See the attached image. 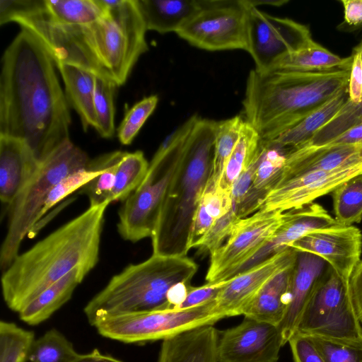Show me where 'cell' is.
<instances>
[{"instance_id": "6da1fadb", "label": "cell", "mask_w": 362, "mask_h": 362, "mask_svg": "<svg viewBox=\"0 0 362 362\" xmlns=\"http://www.w3.org/2000/svg\"><path fill=\"white\" fill-rule=\"evenodd\" d=\"M52 56L22 29L7 47L0 74V135L24 141L40 162L70 140L71 115Z\"/></svg>"}, {"instance_id": "7a4b0ae2", "label": "cell", "mask_w": 362, "mask_h": 362, "mask_svg": "<svg viewBox=\"0 0 362 362\" xmlns=\"http://www.w3.org/2000/svg\"><path fill=\"white\" fill-rule=\"evenodd\" d=\"M89 207L28 250L3 272L1 291L7 307L18 313L47 288L75 268L90 272L99 260L108 205Z\"/></svg>"}, {"instance_id": "3957f363", "label": "cell", "mask_w": 362, "mask_h": 362, "mask_svg": "<svg viewBox=\"0 0 362 362\" xmlns=\"http://www.w3.org/2000/svg\"><path fill=\"white\" fill-rule=\"evenodd\" d=\"M106 14L83 25H57L62 57L96 76L124 84L148 50L147 31L136 0H103Z\"/></svg>"}, {"instance_id": "277c9868", "label": "cell", "mask_w": 362, "mask_h": 362, "mask_svg": "<svg viewBox=\"0 0 362 362\" xmlns=\"http://www.w3.org/2000/svg\"><path fill=\"white\" fill-rule=\"evenodd\" d=\"M350 69L320 72L274 70L248 74L243 100L245 120L264 141L289 130L348 88Z\"/></svg>"}, {"instance_id": "5b68a950", "label": "cell", "mask_w": 362, "mask_h": 362, "mask_svg": "<svg viewBox=\"0 0 362 362\" xmlns=\"http://www.w3.org/2000/svg\"><path fill=\"white\" fill-rule=\"evenodd\" d=\"M185 122L180 159L151 236L152 254L187 256L193 216L210 175L217 121L194 115Z\"/></svg>"}, {"instance_id": "8992f818", "label": "cell", "mask_w": 362, "mask_h": 362, "mask_svg": "<svg viewBox=\"0 0 362 362\" xmlns=\"http://www.w3.org/2000/svg\"><path fill=\"white\" fill-rule=\"evenodd\" d=\"M197 269V264L187 255L152 254L114 275L87 303L84 314L93 325L105 316L168 310L170 289L181 282L190 284Z\"/></svg>"}, {"instance_id": "52a82bcc", "label": "cell", "mask_w": 362, "mask_h": 362, "mask_svg": "<svg viewBox=\"0 0 362 362\" xmlns=\"http://www.w3.org/2000/svg\"><path fill=\"white\" fill-rule=\"evenodd\" d=\"M90 161L87 153L71 139L40 161L36 172L9 206L7 232L0 250L2 272L19 254L21 245L37 223L50 191L63 178L86 167Z\"/></svg>"}, {"instance_id": "ba28073f", "label": "cell", "mask_w": 362, "mask_h": 362, "mask_svg": "<svg viewBox=\"0 0 362 362\" xmlns=\"http://www.w3.org/2000/svg\"><path fill=\"white\" fill-rule=\"evenodd\" d=\"M186 131L185 122L160 146L149 163L144 180L123 202L117 226L124 240L136 243L151 238L180 159Z\"/></svg>"}, {"instance_id": "9c48e42d", "label": "cell", "mask_w": 362, "mask_h": 362, "mask_svg": "<svg viewBox=\"0 0 362 362\" xmlns=\"http://www.w3.org/2000/svg\"><path fill=\"white\" fill-rule=\"evenodd\" d=\"M296 333L362 344V326L349 283L329 265L300 315Z\"/></svg>"}, {"instance_id": "30bf717a", "label": "cell", "mask_w": 362, "mask_h": 362, "mask_svg": "<svg viewBox=\"0 0 362 362\" xmlns=\"http://www.w3.org/2000/svg\"><path fill=\"white\" fill-rule=\"evenodd\" d=\"M215 300L182 310H155L105 316L93 326L103 337L126 344H144L163 340L180 332L221 319L213 309Z\"/></svg>"}, {"instance_id": "8fae6325", "label": "cell", "mask_w": 362, "mask_h": 362, "mask_svg": "<svg viewBox=\"0 0 362 362\" xmlns=\"http://www.w3.org/2000/svg\"><path fill=\"white\" fill-rule=\"evenodd\" d=\"M199 11L176 34L208 51L247 49L245 0H200Z\"/></svg>"}, {"instance_id": "7c38bea8", "label": "cell", "mask_w": 362, "mask_h": 362, "mask_svg": "<svg viewBox=\"0 0 362 362\" xmlns=\"http://www.w3.org/2000/svg\"><path fill=\"white\" fill-rule=\"evenodd\" d=\"M286 219V212L259 209L234 226L225 243L210 255L207 283L222 281L225 276L262 248Z\"/></svg>"}, {"instance_id": "4fadbf2b", "label": "cell", "mask_w": 362, "mask_h": 362, "mask_svg": "<svg viewBox=\"0 0 362 362\" xmlns=\"http://www.w3.org/2000/svg\"><path fill=\"white\" fill-rule=\"evenodd\" d=\"M245 2L248 6L247 52L256 71H271L285 55L312 38L306 25L267 14Z\"/></svg>"}, {"instance_id": "5bb4252c", "label": "cell", "mask_w": 362, "mask_h": 362, "mask_svg": "<svg viewBox=\"0 0 362 362\" xmlns=\"http://www.w3.org/2000/svg\"><path fill=\"white\" fill-rule=\"evenodd\" d=\"M283 346L278 326L246 317L217 331L218 362H277Z\"/></svg>"}, {"instance_id": "9a60e30c", "label": "cell", "mask_w": 362, "mask_h": 362, "mask_svg": "<svg viewBox=\"0 0 362 362\" xmlns=\"http://www.w3.org/2000/svg\"><path fill=\"white\" fill-rule=\"evenodd\" d=\"M298 251L315 255L346 282L361 261L362 234L354 226H338L308 233L289 245Z\"/></svg>"}, {"instance_id": "2e32d148", "label": "cell", "mask_w": 362, "mask_h": 362, "mask_svg": "<svg viewBox=\"0 0 362 362\" xmlns=\"http://www.w3.org/2000/svg\"><path fill=\"white\" fill-rule=\"evenodd\" d=\"M362 173V165L331 171H313L280 180L259 208L286 211L332 192L344 181Z\"/></svg>"}, {"instance_id": "e0dca14e", "label": "cell", "mask_w": 362, "mask_h": 362, "mask_svg": "<svg viewBox=\"0 0 362 362\" xmlns=\"http://www.w3.org/2000/svg\"><path fill=\"white\" fill-rule=\"evenodd\" d=\"M298 251L288 247L262 264L226 280L215 299L213 313L220 319L243 315L246 306L276 273L296 262Z\"/></svg>"}, {"instance_id": "ac0fdd59", "label": "cell", "mask_w": 362, "mask_h": 362, "mask_svg": "<svg viewBox=\"0 0 362 362\" xmlns=\"http://www.w3.org/2000/svg\"><path fill=\"white\" fill-rule=\"evenodd\" d=\"M358 165H362V144L305 146L286 152L279 180Z\"/></svg>"}, {"instance_id": "d6986e66", "label": "cell", "mask_w": 362, "mask_h": 362, "mask_svg": "<svg viewBox=\"0 0 362 362\" xmlns=\"http://www.w3.org/2000/svg\"><path fill=\"white\" fill-rule=\"evenodd\" d=\"M328 267V263L321 257L298 251L292 275L290 303L279 326L284 346L296 333L303 310Z\"/></svg>"}, {"instance_id": "ffe728a7", "label": "cell", "mask_w": 362, "mask_h": 362, "mask_svg": "<svg viewBox=\"0 0 362 362\" xmlns=\"http://www.w3.org/2000/svg\"><path fill=\"white\" fill-rule=\"evenodd\" d=\"M23 141L0 135V199L8 206L15 201L40 165Z\"/></svg>"}, {"instance_id": "44dd1931", "label": "cell", "mask_w": 362, "mask_h": 362, "mask_svg": "<svg viewBox=\"0 0 362 362\" xmlns=\"http://www.w3.org/2000/svg\"><path fill=\"white\" fill-rule=\"evenodd\" d=\"M217 331L204 325L163 339L156 362H218Z\"/></svg>"}, {"instance_id": "7402d4cb", "label": "cell", "mask_w": 362, "mask_h": 362, "mask_svg": "<svg viewBox=\"0 0 362 362\" xmlns=\"http://www.w3.org/2000/svg\"><path fill=\"white\" fill-rule=\"evenodd\" d=\"M295 262L276 273L262 286L244 309V317L279 326L291 300Z\"/></svg>"}, {"instance_id": "603a6c76", "label": "cell", "mask_w": 362, "mask_h": 362, "mask_svg": "<svg viewBox=\"0 0 362 362\" xmlns=\"http://www.w3.org/2000/svg\"><path fill=\"white\" fill-rule=\"evenodd\" d=\"M262 141L264 151L251 187L243 201L237 206L233 205L240 218L247 217L259 209L281 177L287 151Z\"/></svg>"}, {"instance_id": "cb8c5ba5", "label": "cell", "mask_w": 362, "mask_h": 362, "mask_svg": "<svg viewBox=\"0 0 362 362\" xmlns=\"http://www.w3.org/2000/svg\"><path fill=\"white\" fill-rule=\"evenodd\" d=\"M147 30H180L201 9L200 0H136Z\"/></svg>"}, {"instance_id": "d4e9b609", "label": "cell", "mask_w": 362, "mask_h": 362, "mask_svg": "<svg viewBox=\"0 0 362 362\" xmlns=\"http://www.w3.org/2000/svg\"><path fill=\"white\" fill-rule=\"evenodd\" d=\"M89 272L77 267L43 291L18 313L21 320L37 325L48 320L71 298L75 289Z\"/></svg>"}, {"instance_id": "484cf974", "label": "cell", "mask_w": 362, "mask_h": 362, "mask_svg": "<svg viewBox=\"0 0 362 362\" xmlns=\"http://www.w3.org/2000/svg\"><path fill=\"white\" fill-rule=\"evenodd\" d=\"M64 83L68 103L80 117L84 131L97 125L94 107L95 76L79 66L64 63L55 64Z\"/></svg>"}, {"instance_id": "4316f807", "label": "cell", "mask_w": 362, "mask_h": 362, "mask_svg": "<svg viewBox=\"0 0 362 362\" xmlns=\"http://www.w3.org/2000/svg\"><path fill=\"white\" fill-rule=\"evenodd\" d=\"M351 64V56L340 57L314 41L312 37L285 55L271 71L320 72L336 69L349 70Z\"/></svg>"}, {"instance_id": "83f0119b", "label": "cell", "mask_w": 362, "mask_h": 362, "mask_svg": "<svg viewBox=\"0 0 362 362\" xmlns=\"http://www.w3.org/2000/svg\"><path fill=\"white\" fill-rule=\"evenodd\" d=\"M348 98L346 88L325 101L296 126L274 141L267 142L287 151L305 146L338 112Z\"/></svg>"}, {"instance_id": "f1b7e54d", "label": "cell", "mask_w": 362, "mask_h": 362, "mask_svg": "<svg viewBox=\"0 0 362 362\" xmlns=\"http://www.w3.org/2000/svg\"><path fill=\"white\" fill-rule=\"evenodd\" d=\"M42 13L59 25H83L96 21L107 13L103 0H37Z\"/></svg>"}, {"instance_id": "f546056e", "label": "cell", "mask_w": 362, "mask_h": 362, "mask_svg": "<svg viewBox=\"0 0 362 362\" xmlns=\"http://www.w3.org/2000/svg\"><path fill=\"white\" fill-rule=\"evenodd\" d=\"M245 119L239 116L217 121L214 156L206 187L219 186L228 160L239 139Z\"/></svg>"}, {"instance_id": "4dcf8cb0", "label": "cell", "mask_w": 362, "mask_h": 362, "mask_svg": "<svg viewBox=\"0 0 362 362\" xmlns=\"http://www.w3.org/2000/svg\"><path fill=\"white\" fill-rule=\"evenodd\" d=\"M259 134L245 120L239 139L228 160L219 187L231 192L232 187L243 170L247 168L261 144Z\"/></svg>"}, {"instance_id": "1f68e13d", "label": "cell", "mask_w": 362, "mask_h": 362, "mask_svg": "<svg viewBox=\"0 0 362 362\" xmlns=\"http://www.w3.org/2000/svg\"><path fill=\"white\" fill-rule=\"evenodd\" d=\"M149 163L141 151L125 152L116 173V180L110 201L124 202L144 180Z\"/></svg>"}, {"instance_id": "d6a6232c", "label": "cell", "mask_w": 362, "mask_h": 362, "mask_svg": "<svg viewBox=\"0 0 362 362\" xmlns=\"http://www.w3.org/2000/svg\"><path fill=\"white\" fill-rule=\"evenodd\" d=\"M335 220L349 226L362 219V173L344 181L332 192Z\"/></svg>"}, {"instance_id": "836d02e7", "label": "cell", "mask_w": 362, "mask_h": 362, "mask_svg": "<svg viewBox=\"0 0 362 362\" xmlns=\"http://www.w3.org/2000/svg\"><path fill=\"white\" fill-rule=\"evenodd\" d=\"M79 354L64 334L52 328L35 339L27 362H73Z\"/></svg>"}, {"instance_id": "e575fe53", "label": "cell", "mask_w": 362, "mask_h": 362, "mask_svg": "<svg viewBox=\"0 0 362 362\" xmlns=\"http://www.w3.org/2000/svg\"><path fill=\"white\" fill-rule=\"evenodd\" d=\"M35 339L32 330L13 322H0V362H27Z\"/></svg>"}, {"instance_id": "d590c367", "label": "cell", "mask_w": 362, "mask_h": 362, "mask_svg": "<svg viewBox=\"0 0 362 362\" xmlns=\"http://www.w3.org/2000/svg\"><path fill=\"white\" fill-rule=\"evenodd\" d=\"M103 168L104 162L102 156L94 160L90 161L86 167L77 170L63 178L49 193L40 213L38 221L48 210L66 197L70 195L76 190L81 189L90 181L98 176L103 170Z\"/></svg>"}, {"instance_id": "8d00e7d4", "label": "cell", "mask_w": 362, "mask_h": 362, "mask_svg": "<svg viewBox=\"0 0 362 362\" xmlns=\"http://www.w3.org/2000/svg\"><path fill=\"white\" fill-rule=\"evenodd\" d=\"M117 85L110 79L95 76L94 107L97 125L95 130L100 136L111 138L115 132L114 92Z\"/></svg>"}, {"instance_id": "74e56055", "label": "cell", "mask_w": 362, "mask_h": 362, "mask_svg": "<svg viewBox=\"0 0 362 362\" xmlns=\"http://www.w3.org/2000/svg\"><path fill=\"white\" fill-rule=\"evenodd\" d=\"M124 153V151H116L103 155V170L81 189L88 196L90 206L106 202L111 203L110 198L115 184L116 173Z\"/></svg>"}, {"instance_id": "f35d334b", "label": "cell", "mask_w": 362, "mask_h": 362, "mask_svg": "<svg viewBox=\"0 0 362 362\" xmlns=\"http://www.w3.org/2000/svg\"><path fill=\"white\" fill-rule=\"evenodd\" d=\"M158 102L157 95L145 97L127 112L117 129V137L123 145L132 144L147 119L155 110Z\"/></svg>"}, {"instance_id": "ab89813d", "label": "cell", "mask_w": 362, "mask_h": 362, "mask_svg": "<svg viewBox=\"0 0 362 362\" xmlns=\"http://www.w3.org/2000/svg\"><path fill=\"white\" fill-rule=\"evenodd\" d=\"M325 362H362V344L306 336Z\"/></svg>"}, {"instance_id": "60d3db41", "label": "cell", "mask_w": 362, "mask_h": 362, "mask_svg": "<svg viewBox=\"0 0 362 362\" xmlns=\"http://www.w3.org/2000/svg\"><path fill=\"white\" fill-rule=\"evenodd\" d=\"M240 219L233 204L226 214L214 222L195 247L201 252L212 254L225 243Z\"/></svg>"}, {"instance_id": "b9f144b4", "label": "cell", "mask_w": 362, "mask_h": 362, "mask_svg": "<svg viewBox=\"0 0 362 362\" xmlns=\"http://www.w3.org/2000/svg\"><path fill=\"white\" fill-rule=\"evenodd\" d=\"M226 284V281H223L197 287L190 286L185 299L177 310L191 308L215 300Z\"/></svg>"}, {"instance_id": "7bdbcfd3", "label": "cell", "mask_w": 362, "mask_h": 362, "mask_svg": "<svg viewBox=\"0 0 362 362\" xmlns=\"http://www.w3.org/2000/svg\"><path fill=\"white\" fill-rule=\"evenodd\" d=\"M351 64L348 83L349 100L362 103V42L355 47L351 54Z\"/></svg>"}, {"instance_id": "ee69618b", "label": "cell", "mask_w": 362, "mask_h": 362, "mask_svg": "<svg viewBox=\"0 0 362 362\" xmlns=\"http://www.w3.org/2000/svg\"><path fill=\"white\" fill-rule=\"evenodd\" d=\"M264 148V143L262 140L259 148L254 160L250 166L243 170L235 180L231 191L232 202L233 205H238L243 201L247 192L250 189L256 170L262 158Z\"/></svg>"}, {"instance_id": "f6af8a7d", "label": "cell", "mask_w": 362, "mask_h": 362, "mask_svg": "<svg viewBox=\"0 0 362 362\" xmlns=\"http://www.w3.org/2000/svg\"><path fill=\"white\" fill-rule=\"evenodd\" d=\"M288 343L294 362H325L308 337L295 333Z\"/></svg>"}, {"instance_id": "bcb514c9", "label": "cell", "mask_w": 362, "mask_h": 362, "mask_svg": "<svg viewBox=\"0 0 362 362\" xmlns=\"http://www.w3.org/2000/svg\"><path fill=\"white\" fill-rule=\"evenodd\" d=\"M344 9V22L338 29L344 31H353L362 26V0H341Z\"/></svg>"}, {"instance_id": "7dc6e473", "label": "cell", "mask_w": 362, "mask_h": 362, "mask_svg": "<svg viewBox=\"0 0 362 362\" xmlns=\"http://www.w3.org/2000/svg\"><path fill=\"white\" fill-rule=\"evenodd\" d=\"M349 291L355 312L362 326V260L351 273L349 281Z\"/></svg>"}, {"instance_id": "c3c4849f", "label": "cell", "mask_w": 362, "mask_h": 362, "mask_svg": "<svg viewBox=\"0 0 362 362\" xmlns=\"http://www.w3.org/2000/svg\"><path fill=\"white\" fill-rule=\"evenodd\" d=\"M356 144H362V121L351 127L322 146Z\"/></svg>"}, {"instance_id": "681fc988", "label": "cell", "mask_w": 362, "mask_h": 362, "mask_svg": "<svg viewBox=\"0 0 362 362\" xmlns=\"http://www.w3.org/2000/svg\"><path fill=\"white\" fill-rule=\"evenodd\" d=\"M73 362H123L110 355L102 354L98 349L91 352L79 354Z\"/></svg>"}, {"instance_id": "f907efd6", "label": "cell", "mask_w": 362, "mask_h": 362, "mask_svg": "<svg viewBox=\"0 0 362 362\" xmlns=\"http://www.w3.org/2000/svg\"><path fill=\"white\" fill-rule=\"evenodd\" d=\"M248 5L252 7L257 8L259 6H281L286 4L287 1L285 0H246Z\"/></svg>"}, {"instance_id": "816d5d0a", "label": "cell", "mask_w": 362, "mask_h": 362, "mask_svg": "<svg viewBox=\"0 0 362 362\" xmlns=\"http://www.w3.org/2000/svg\"><path fill=\"white\" fill-rule=\"evenodd\" d=\"M361 28H362V26L361 27Z\"/></svg>"}, {"instance_id": "f5cc1de1", "label": "cell", "mask_w": 362, "mask_h": 362, "mask_svg": "<svg viewBox=\"0 0 362 362\" xmlns=\"http://www.w3.org/2000/svg\"></svg>"}]
</instances>
